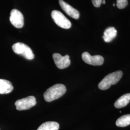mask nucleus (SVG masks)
Masks as SVG:
<instances>
[{"label":"nucleus","instance_id":"1","mask_svg":"<svg viewBox=\"0 0 130 130\" xmlns=\"http://www.w3.org/2000/svg\"><path fill=\"white\" fill-rule=\"evenodd\" d=\"M67 88L62 84H56L48 89L44 93L45 100L50 102L57 99L63 95L66 92Z\"/></svg>","mask_w":130,"mask_h":130},{"label":"nucleus","instance_id":"2","mask_svg":"<svg viewBox=\"0 0 130 130\" xmlns=\"http://www.w3.org/2000/svg\"><path fill=\"white\" fill-rule=\"evenodd\" d=\"M123 75L122 72L119 70L110 73L106 76L98 84V88L105 90L109 88L112 85L115 84L119 82Z\"/></svg>","mask_w":130,"mask_h":130},{"label":"nucleus","instance_id":"3","mask_svg":"<svg viewBox=\"0 0 130 130\" xmlns=\"http://www.w3.org/2000/svg\"><path fill=\"white\" fill-rule=\"evenodd\" d=\"M12 49L15 54L23 56L28 60H32L34 57L31 48L24 43L17 42L14 43L12 46Z\"/></svg>","mask_w":130,"mask_h":130},{"label":"nucleus","instance_id":"4","mask_svg":"<svg viewBox=\"0 0 130 130\" xmlns=\"http://www.w3.org/2000/svg\"><path fill=\"white\" fill-rule=\"evenodd\" d=\"M51 17L55 23L61 28L69 29L71 27V22L60 11L53 10Z\"/></svg>","mask_w":130,"mask_h":130},{"label":"nucleus","instance_id":"5","mask_svg":"<svg viewBox=\"0 0 130 130\" xmlns=\"http://www.w3.org/2000/svg\"><path fill=\"white\" fill-rule=\"evenodd\" d=\"M37 103L36 98L33 96H29L18 100L15 102L16 109L18 110L29 109L36 105Z\"/></svg>","mask_w":130,"mask_h":130},{"label":"nucleus","instance_id":"6","mask_svg":"<svg viewBox=\"0 0 130 130\" xmlns=\"http://www.w3.org/2000/svg\"><path fill=\"white\" fill-rule=\"evenodd\" d=\"M10 21L15 28H20L23 27L24 24L23 15L18 10L15 9L12 10L10 13Z\"/></svg>","mask_w":130,"mask_h":130},{"label":"nucleus","instance_id":"7","mask_svg":"<svg viewBox=\"0 0 130 130\" xmlns=\"http://www.w3.org/2000/svg\"><path fill=\"white\" fill-rule=\"evenodd\" d=\"M53 57L56 67L59 69H64L70 65V56L68 55L63 56L59 54L55 53Z\"/></svg>","mask_w":130,"mask_h":130},{"label":"nucleus","instance_id":"8","mask_svg":"<svg viewBox=\"0 0 130 130\" xmlns=\"http://www.w3.org/2000/svg\"><path fill=\"white\" fill-rule=\"evenodd\" d=\"M83 60L86 63L93 66H101L104 63V57L100 55L91 56L88 52H84L82 54Z\"/></svg>","mask_w":130,"mask_h":130},{"label":"nucleus","instance_id":"9","mask_svg":"<svg viewBox=\"0 0 130 130\" xmlns=\"http://www.w3.org/2000/svg\"><path fill=\"white\" fill-rule=\"evenodd\" d=\"M59 3L62 9L66 14L70 17L75 19H78L79 17V11L63 0H59Z\"/></svg>","mask_w":130,"mask_h":130},{"label":"nucleus","instance_id":"10","mask_svg":"<svg viewBox=\"0 0 130 130\" xmlns=\"http://www.w3.org/2000/svg\"><path fill=\"white\" fill-rule=\"evenodd\" d=\"M117 31L116 28L113 27H109L105 30L103 38L106 42H111L116 37Z\"/></svg>","mask_w":130,"mask_h":130},{"label":"nucleus","instance_id":"11","mask_svg":"<svg viewBox=\"0 0 130 130\" xmlns=\"http://www.w3.org/2000/svg\"><path fill=\"white\" fill-rule=\"evenodd\" d=\"M12 83L6 79H0V94H7L13 90Z\"/></svg>","mask_w":130,"mask_h":130},{"label":"nucleus","instance_id":"12","mask_svg":"<svg viewBox=\"0 0 130 130\" xmlns=\"http://www.w3.org/2000/svg\"><path fill=\"white\" fill-rule=\"evenodd\" d=\"M130 101V93H126L119 98L114 103V106L120 108L126 106Z\"/></svg>","mask_w":130,"mask_h":130},{"label":"nucleus","instance_id":"13","mask_svg":"<svg viewBox=\"0 0 130 130\" xmlns=\"http://www.w3.org/2000/svg\"><path fill=\"white\" fill-rule=\"evenodd\" d=\"M59 124L56 121H47L39 126L37 130H58Z\"/></svg>","mask_w":130,"mask_h":130},{"label":"nucleus","instance_id":"14","mask_svg":"<svg viewBox=\"0 0 130 130\" xmlns=\"http://www.w3.org/2000/svg\"><path fill=\"white\" fill-rule=\"evenodd\" d=\"M116 124L118 127H124L130 124V114L123 115L116 121Z\"/></svg>","mask_w":130,"mask_h":130},{"label":"nucleus","instance_id":"15","mask_svg":"<svg viewBox=\"0 0 130 130\" xmlns=\"http://www.w3.org/2000/svg\"><path fill=\"white\" fill-rule=\"evenodd\" d=\"M128 4L127 0H117V6L119 9H123Z\"/></svg>","mask_w":130,"mask_h":130},{"label":"nucleus","instance_id":"16","mask_svg":"<svg viewBox=\"0 0 130 130\" xmlns=\"http://www.w3.org/2000/svg\"><path fill=\"white\" fill-rule=\"evenodd\" d=\"M103 1V0H92V2L94 7H99L101 6Z\"/></svg>","mask_w":130,"mask_h":130},{"label":"nucleus","instance_id":"17","mask_svg":"<svg viewBox=\"0 0 130 130\" xmlns=\"http://www.w3.org/2000/svg\"><path fill=\"white\" fill-rule=\"evenodd\" d=\"M102 4H104V5H105V4H106V1H105V0H103L102 2Z\"/></svg>","mask_w":130,"mask_h":130},{"label":"nucleus","instance_id":"18","mask_svg":"<svg viewBox=\"0 0 130 130\" xmlns=\"http://www.w3.org/2000/svg\"><path fill=\"white\" fill-rule=\"evenodd\" d=\"M113 6H115V4H113Z\"/></svg>","mask_w":130,"mask_h":130}]
</instances>
